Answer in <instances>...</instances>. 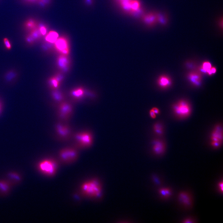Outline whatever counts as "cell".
<instances>
[{
  "label": "cell",
  "mask_w": 223,
  "mask_h": 223,
  "mask_svg": "<svg viewBox=\"0 0 223 223\" xmlns=\"http://www.w3.org/2000/svg\"><path fill=\"white\" fill-rule=\"evenodd\" d=\"M121 9L125 12L136 17L141 16L143 9L139 0H115Z\"/></svg>",
  "instance_id": "obj_1"
},
{
  "label": "cell",
  "mask_w": 223,
  "mask_h": 223,
  "mask_svg": "<svg viewBox=\"0 0 223 223\" xmlns=\"http://www.w3.org/2000/svg\"><path fill=\"white\" fill-rule=\"evenodd\" d=\"M82 193L90 198H98L102 194V187L99 182L96 179L88 180L81 186Z\"/></svg>",
  "instance_id": "obj_2"
},
{
  "label": "cell",
  "mask_w": 223,
  "mask_h": 223,
  "mask_svg": "<svg viewBox=\"0 0 223 223\" xmlns=\"http://www.w3.org/2000/svg\"><path fill=\"white\" fill-rule=\"evenodd\" d=\"M173 113L179 118H185L189 116L191 112L190 104L186 100L181 99L174 103L172 106Z\"/></svg>",
  "instance_id": "obj_3"
},
{
  "label": "cell",
  "mask_w": 223,
  "mask_h": 223,
  "mask_svg": "<svg viewBox=\"0 0 223 223\" xmlns=\"http://www.w3.org/2000/svg\"><path fill=\"white\" fill-rule=\"evenodd\" d=\"M74 137L77 146L80 148H89L93 143V136L89 131H84L77 133L75 134Z\"/></svg>",
  "instance_id": "obj_4"
},
{
  "label": "cell",
  "mask_w": 223,
  "mask_h": 223,
  "mask_svg": "<svg viewBox=\"0 0 223 223\" xmlns=\"http://www.w3.org/2000/svg\"><path fill=\"white\" fill-rule=\"evenodd\" d=\"M56 162L51 159L47 158L41 161L38 165L40 170L43 173L48 176L54 175L57 169Z\"/></svg>",
  "instance_id": "obj_5"
},
{
  "label": "cell",
  "mask_w": 223,
  "mask_h": 223,
  "mask_svg": "<svg viewBox=\"0 0 223 223\" xmlns=\"http://www.w3.org/2000/svg\"><path fill=\"white\" fill-rule=\"evenodd\" d=\"M59 156L63 162L69 163L76 160L78 156V152L74 148L67 147L61 149L59 152Z\"/></svg>",
  "instance_id": "obj_6"
},
{
  "label": "cell",
  "mask_w": 223,
  "mask_h": 223,
  "mask_svg": "<svg viewBox=\"0 0 223 223\" xmlns=\"http://www.w3.org/2000/svg\"><path fill=\"white\" fill-rule=\"evenodd\" d=\"M54 47L59 54L68 55L70 53L69 43L67 37H59L54 44Z\"/></svg>",
  "instance_id": "obj_7"
},
{
  "label": "cell",
  "mask_w": 223,
  "mask_h": 223,
  "mask_svg": "<svg viewBox=\"0 0 223 223\" xmlns=\"http://www.w3.org/2000/svg\"><path fill=\"white\" fill-rule=\"evenodd\" d=\"M73 111L72 105L69 103L63 101L60 103L58 110L59 118L63 120H67L72 115Z\"/></svg>",
  "instance_id": "obj_8"
},
{
  "label": "cell",
  "mask_w": 223,
  "mask_h": 223,
  "mask_svg": "<svg viewBox=\"0 0 223 223\" xmlns=\"http://www.w3.org/2000/svg\"><path fill=\"white\" fill-rule=\"evenodd\" d=\"M56 64L61 72L66 73L68 72L70 67L71 61L68 55L59 54L57 59Z\"/></svg>",
  "instance_id": "obj_9"
},
{
  "label": "cell",
  "mask_w": 223,
  "mask_h": 223,
  "mask_svg": "<svg viewBox=\"0 0 223 223\" xmlns=\"http://www.w3.org/2000/svg\"><path fill=\"white\" fill-rule=\"evenodd\" d=\"M55 129L57 134L62 138H67L69 136L71 133V129L69 127L62 123H58L56 124Z\"/></svg>",
  "instance_id": "obj_10"
},
{
  "label": "cell",
  "mask_w": 223,
  "mask_h": 223,
  "mask_svg": "<svg viewBox=\"0 0 223 223\" xmlns=\"http://www.w3.org/2000/svg\"><path fill=\"white\" fill-rule=\"evenodd\" d=\"M178 200L184 206L190 207L192 204V199L190 195L186 191H181L178 195Z\"/></svg>",
  "instance_id": "obj_11"
},
{
  "label": "cell",
  "mask_w": 223,
  "mask_h": 223,
  "mask_svg": "<svg viewBox=\"0 0 223 223\" xmlns=\"http://www.w3.org/2000/svg\"><path fill=\"white\" fill-rule=\"evenodd\" d=\"M210 138L211 141H217L222 143L223 128L221 124H217L214 127L211 133Z\"/></svg>",
  "instance_id": "obj_12"
},
{
  "label": "cell",
  "mask_w": 223,
  "mask_h": 223,
  "mask_svg": "<svg viewBox=\"0 0 223 223\" xmlns=\"http://www.w3.org/2000/svg\"><path fill=\"white\" fill-rule=\"evenodd\" d=\"M152 149L154 153L156 155H160L163 154L165 150V143L160 139H154L152 142Z\"/></svg>",
  "instance_id": "obj_13"
},
{
  "label": "cell",
  "mask_w": 223,
  "mask_h": 223,
  "mask_svg": "<svg viewBox=\"0 0 223 223\" xmlns=\"http://www.w3.org/2000/svg\"><path fill=\"white\" fill-rule=\"evenodd\" d=\"M141 17L143 22L150 27L154 25L157 21L156 14L154 12L144 13Z\"/></svg>",
  "instance_id": "obj_14"
},
{
  "label": "cell",
  "mask_w": 223,
  "mask_h": 223,
  "mask_svg": "<svg viewBox=\"0 0 223 223\" xmlns=\"http://www.w3.org/2000/svg\"><path fill=\"white\" fill-rule=\"evenodd\" d=\"M71 96L74 99H79L82 98L85 94L84 88L79 87L72 90L70 92Z\"/></svg>",
  "instance_id": "obj_15"
},
{
  "label": "cell",
  "mask_w": 223,
  "mask_h": 223,
  "mask_svg": "<svg viewBox=\"0 0 223 223\" xmlns=\"http://www.w3.org/2000/svg\"><path fill=\"white\" fill-rule=\"evenodd\" d=\"M188 79L194 85L198 86L200 84L201 80V74L198 72H193L189 73Z\"/></svg>",
  "instance_id": "obj_16"
},
{
  "label": "cell",
  "mask_w": 223,
  "mask_h": 223,
  "mask_svg": "<svg viewBox=\"0 0 223 223\" xmlns=\"http://www.w3.org/2000/svg\"><path fill=\"white\" fill-rule=\"evenodd\" d=\"M51 96L53 99L55 101L60 103L64 101L65 98L64 95L61 91L57 90H52Z\"/></svg>",
  "instance_id": "obj_17"
},
{
  "label": "cell",
  "mask_w": 223,
  "mask_h": 223,
  "mask_svg": "<svg viewBox=\"0 0 223 223\" xmlns=\"http://www.w3.org/2000/svg\"><path fill=\"white\" fill-rule=\"evenodd\" d=\"M171 79L165 75L161 76L158 80L159 85L163 88L169 86L171 85Z\"/></svg>",
  "instance_id": "obj_18"
},
{
  "label": "cell",
  "mask_w": 223,
  "mask_h": 223,
  "mask_svg": "<svg viewBox=\"0 0 223 223\" xmlns=\"http://www.w3.org/2000/svg\"><path fill=\"white\" fill-rule=\"evenodd\" d=\"M59 37L58 33L54 31H51L46 34L45 38V42L54 44Z\"/></svg>",
  "instance_id": "obj_19"
},
{
  "label": "cell",
  "mask_w": 223,
  "mask_h": 223,
  "mask_svg": "<svg viewBox=\"0 0 223 223\" xmlns=\"http://www.w3.org/2000/svg\"><path fill=\"white\" fill-rule=\"evenodd\" d=\"M38 25L34 20L29 19L24 22V27L26 29L30 31L37 27Z\"/></svg>",
  "instance_id": "obj_20"
},
{
  "label": "cell",
  "mask_w": 223,
  "mask_h": 223,
  "mask_svg": "<svg viewBox=\"0 0 223 223\" xmlns=\"http://www.w3.org/2000/svg\"><path fill=\"white\" fill-rule=\"evenodd\" d=\"M29 34L35 41L39 40L42 36L39 30L38 25L37 27L30 30Z\"/></svg>",
  "instance_id": "obj_21"
},
{
  "label": "cell",
  "mask_w": 223,
  "mask_h": 223,
  "mask_svg": "<svg viewBox=\"0 0 223 223\" xmlns=\"http://www.w3.org/2000/svg\"><path fill=\"white\" fill-rule=\"evenodd\" d=\"M48 82L50 87L52 90H57L60 85L54 76L50 78Z\"/></svg>",
  "instance_id": "obj_22"
},
{
  "label": "cell",
  "mask_w": 223,
  "mask_h": 223,
  "mask_svg": "<svg viewBox=\"0 0 223 223\" xmlns=\"http://www.w3.org/2000/svg\"><path fill=\"white\" fill-rule=\"evenodd\" d=\"M153 129L154 132L158 135H161L163 133V126L159 122H157L154 124Z\"/></svg>",
  "instance_id": "obj_23"
},
{
  "label": "cell",
  "mask_w": 223,
  "mask_h": 223,
  "mask_svg": "<svg viewBox=\"0 0 223 223\" xmlns=\"http://www.w3.org/2000/svg\"><path fill=\"white\" fill-rule=\"evenodd\" d=\"M159 192L161 196L165 198H168L172 194L171 189L167 188H161L159 189Z\"/></svg>",
  "instance_id": "obj_24"
},
{
  "label": "cell",
  "mask_w": 223,
  "mask_h": 223,
  "mask_svg": "<svg viewBox=\"0 0 223 223\" xmlns=\"http://www.w3.org/2000/svg\"><path fill=\"white\" fill-rule=\"evenodd\" d=\"M42 49L45 51L47 52L52 51L54 47V44L51 43L45 42L42 45Z\"/></svg>",
  "instance_id": "obj_25"
},
{
  "label": "cell",
  "mask_w": 223,
  "mask_h": 223,
  "mask_svg": "<svg viewBox=\"0 0 223 223\" xmlns=\"http://www.w3.org/2000/svg\"><path fill=\"white\" fill-rule=\"evenodd\" d=\"M212 67L211 63L209 62H203L201 68V70L203 72L208 73Z\"/></svg>",
  "instance_id": "obj_26"
},
{
  "label": "cell",
  "mask_w": 223,
  "mask_h": 223,
  "mask_svg": "<svg viewBox=\"0 0 223 223\" xmlns=\"http://www.w3.org/2000/svg\"><path fill=\"white\" fill-rule=\"evenodd\" d=\"M54 77L60 84L62 82L64 79V76L61 72H57Z\"/></svg>",
  "instance_id": "obj_27"
},
{
  "label": "cell",
  "mask_w": 223,
  "mask_h": 223,
  "mask_svg": "<svg viewBox=\"0 0 223 223\" xmlns=\"http://www.w3.org/2000/svg\"><path fill=\"white\" fill-rule=\"evenodd\" d=\"M16 76V74L15 72L13 71H10L6 74L5 78L7 81H11L14 79Z\"/></svg>",
  "instance_id": "obj_28"
},
{
  "label": "cell",
  "mask_w": 223,
  "mask_h": 223,
  "mask_svg": "<svg viewBox=\"0 0 223 223\" xmlns=\"http://www.w3.org/2000/svg\"><path fill=\"white\" fill-rule=\"evenodd\" d=\"M9 188L7 183L4 181H0V190L5 192L7 191Z\"/></svg>",
  "instance_id": "obj_29"
},
{
  "label": "cell",
  "mask_w": 223,
  "mask_h": 223,
  "mask_svg": "<svg viewBox=\"0 0 223 223\" xmlns=\"http://www.w3.org/2000/svg\"><path fill=\"white\" fill-rule=\"evenodd\" d=\"M38 27L42 36L46 35L47 30L46 26L43 25H38Z\"/></svg>",
  "instance_id": "obj_30"
},
{
  "label": "cell",
  "mask_w": 223,
  "mask_h": 223,
  "mask_svg": "<svg viewBox=\"0 0 223 223\" xmlns=\"http://www.w3.org/2000/svg\"><path fill=\"white\" fill-rule=\"evenodd\" d=\"M222 143L218 141H211V146L214 148H218L219 147Z\"/></svg>",
  "instance_id": "obj_31"
},
{
  "label": "cell",
  "mask_w": 223,
  "mask_h": 223,
  "mask_svg": "<svg viewBox=\"0 0 223 223\" xmlns=\"http://www.w3.org/2000/svg\"><path fill=\"white\" fill-rule=\"evenodd\" d=\"M3 41L5 47L8 50L10 49L11 47V46L8 38L5 37L3 39Z\"/></svg>",
  "instance_id": "obj_32"
},
{
  "label": "cell",
  "mask_w": 223,
  "mask_h": 223,
  "mask_svg": "<svg viewBox=\"0 0 223 223\" xmlns=\"http://www.w3.org/2000/svg\"><path fill=\"white\" fill-rule=\"evenodd\" d=\"M50 0H37V1L39 5L42 6H44L47 4Z\"/></svg>",
  "instance_id": "obj_33"
},
{
  "label": "cell",
  "mask_w": 223,
  "mask_h": 223,
  "mask_svg": "<svg viewBox=\"0 0 223 223\" xmlns=\"http://www.w3.org/2000/svg\"><path fill=\"white\" fill-rule=\"evenodd\" d=\"M9 176L11 178L15 179L17 180H20V178L19 176L17 174L14 173H11L9 174Z\"/></svg>",
  "instance_id": "obj_34"
},
{
  "label": "cell",
  "mask_w": 223,
  "mask_h": 223,
  "mask_svg": "<svg viewBox=\"0 0 223 223\" xmlns=\"http://www.w3.org/2000/svg\"><path fill=\"white\" fill-rule=\"evenodd\" d=\"M218 186L219 190L222 193L223 190V183L222 181H220L218 183Z\"/></svg>",
  "instance_id": "obj_35"
},
{
  "label": "cell",
  "mask_w": 223,
  "mask_h": 223,
  "mask_svg": "<svg viewBox=\"0 0 223 223\" xmlns=\"http://www.w3.org/2000/svg\"><path fill=\"white\" fill-rule=\"evenodd\" d=\"M216 71V69L215 67H212L208 72V74L209 75H211L215 73Z\"/></svg>",
  "instance_id": "obj_36"
},
{
  "label": "cell",
  "mask_w": 223,
  "mask_h": 223,
  "mask_svg": "<svg viewBox=\"0 0 223 223\" xmlns=\"http://www.w3.org/2000/svg\"><path fill=\"white\" fill-rule=\"evenodd\" d=\"M150 116L152 118L154 119L156 117V114L151 109L149 112Z\"/></svg>",
  "instance_id": "obj_37"
},
{
  "label": "cell",
  "mask_w": 223,
  "mask_h": 223,
  "mask_svg": "<svg viewBox=\"0 0 223 223\" xmlns=\"http://www.w3.org/2000/svg\"><path fill=\"white\" fill-rule=\"evenodd\" d=\"M151 109L156 114H159L160 111L158 108L156 107H153Z\"/></svg>",
  "instance_id": "obj_38"
},
{
  "label": "cell",
  "mask_w": 223,
  "mask_h": 223,
  "mask_svg": "<svg viewBox=\"0 0 223 223\" xmlns=\"http://www.w3.org/2000/svg\"><path fill=\"white\" fill-rule=\"evenodd\" d=\"M184 223H192L193 220L191 219H186L184 220V221L183 222Z\"/></svg>",
  "instance_id": "obj_39"
},
{
  "label": "cell",
  "mask_w": 223,
  "mask_h": 223,
  "mask_svg": "<svg viewBox=\"0 0 223 223\" xmlns=\"http://www.w3.org/2000/svg\"><path fill=\"white\" fill-rule=\"evenodd\" d=\"M28 2H33L35 1H37V0H24Z\"/></svg>",
  "instance_id": "obj_40"
},
{
  "label": "cell",
  "mask_w": 223,
  "mask_h": 223,
  "mask_svg": "<svg viewBox=\"0 0 223 223\" xmlns=\"http://www.w3.org/2000/svg\"><path fill=\"white\" fill-rule=\"evenodd\" d=\"M86 2L89 4H91L92 2V0H85Z\"/></svg>",
  "instance_id": "obj_41"
}]
</instances>
